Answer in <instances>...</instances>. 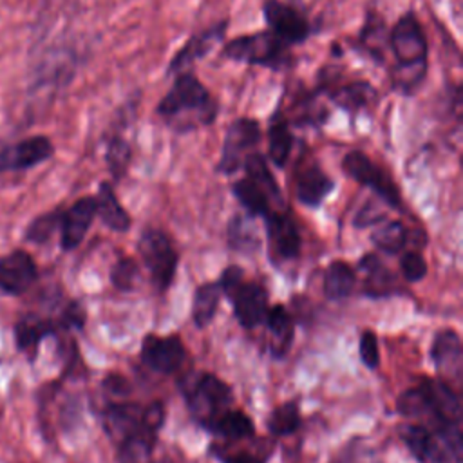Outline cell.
<instances>
[{"label":"cell","instance_id":"6da1fadb","mask_svg":"<svg viewBox=\"0 0 463 463\" xmlns=\"http://www.w3.org/2000/svg\"><path fill=\"white\" fill-rule=\"evenodd\" d=\"M156 114L174 132H194L217 119L219 101L195 74L183 71L159 99Z\"/></svg>","mask_w":463,"mask_h":463},{"label":"cell","instance_id":"7a4b0ae2","mask_svg":"<svg viewBox=\"0 0 463 463\" xmlns=\"http://www.w3.org/2000/svg\"><path fill=\"white\" fill-rule=\"evenodd\" d=\"M387 43L394 58L392 83L403 94H412L427 76L429 43L414 13H403L389 31Z\"/></svg>","mask_w":463,"mask_h":463},{"label":"cell","instance_id":"3957f363","mask_svg":"<svg viewBox=\"0 0 463 463\" xmlns=\"http://www.w3.org/2000/svg\"><path fill=\"white\" fill-rule=\"evenodd\" d=\"M289 47L291 45L266 29L232 38L224 43L222 56L246 65H257L269 71H284L293 63Z\"/></svg>","mask_w":463,"mask_h":463},{"label":"cell","instance_id":"277c9868","mask_svg":"<svg viewBox=\"0 0 463 463\" xmlns=\"http://www.w3.org/2000/svg\"><path fill=\"white\" fill-rule=\"evenodd\" d=\"M342 168L351 179H354L362 186L371 188L391 208L402 206V197H400V190H398L396 183L365 152H362V150L347 152L342 159Z\"/></svg>","mask_w":463,"mask_h":463},{"label":"cell","instance_id":"5b68a950","mask_svg":"<svg viewBox=\"0 0 463 463\" xmlns=\"http://www.w3.org/2000/svg\"><path fill=\"white\" fill-rule=\"evenodd\" d=\"M260 143V125L253 118H235L224 134L221 159L217 163V172L233 174L242 168L244 159L255 152V146Z\"/></svg>","mask_w":463,"mask_h":463},{"label":"cell","instance_id":"8992f818","mask_svg":"<svg viewBox=\"0 0 463 463\" xmlns=\"http://www.w3.org/2000/svg\"><path fill=\"white\" fill-rule=\"evenodd\" d=\"M139 253L156 288L166 289L177 268V253L170 239L159 230H146L139 239Z\"/></svg>","mask_w":463,"mask_h":463},{"label":"cell","instance_id":"52a82bcc","mask_svg":"<svg viewBox=\"0 0 463 463\" xmlns=\"http://www.w3.org/2000/svg\"><path fill=\"white\" fill-rule=\"evenodd\" d=\"M186 403L203 425L226 411L232 403V389L215 374L204 373L186 392Z\"/></svg>","mask_w":463,"mask_h":463},{"label":"cell","instance_id":"ba28073f","mask_svg":"<svg viewBox=\"0 0 463 463\" xmlns=\"http://www.w3.org/2000/svg\"><path fill=\"white\" fill-rule=\"evenodd\" d=\"M262 16L268 29L288 45L304 43L311 34V25L300 7L282 0H264Z\"/></svg>","mask_w":463,"mask_h":463},{"label":"cell","instance_id":"9c48e42d","mask_svg":"<svg viewBox=\"0 0 463 463\" xmlns=\"http://www.w3.org/2000/svg\"><path fill=\"white\" fill-rule=\"evenodd\" d=\"M54 156L52 141L43 134L27 136L0 148V172H25Z\"/></svg>","mask_w":463,"mask_h":463},{"label":"cell","instance_id":"30bf717a","mask_svg":"<svg viewBox=\"0 0 463 463\" xmlns=\"http://www.w3.org/2000/svg\"><path fill=\"white\" fill-rule=\"evenodd\" d=\"M40 271L34 257L22 248H14L0 257V293L22 297L38 280Z\"/></svg>","mask_w":463,"mask_h":463},{"label":"cell","instance_id":"8fae6325","mask_svg":"<svg viewBox=\"0 0 463 463\" xmlns=\"http://www.w3.org/2000/svg\"><path fill=\"white\" fill-rule=\"evenodd\" d=\"M228 29V18L212 24L210 27L194 33L184 45L172 56L168 67H166V74H179L183 71H186L190 65H194L197 60L204 58L206 54L212 52V49L222 42L224 34Z\"/></svg>","mask_w":463,"mask_h":463},{"label":"cell","instance_id":"7c38bea8","mask_svg":"<svg viewBox=\"0 0 463 463\" xmlns=\"http://www.w3.org/2000/svg\"><path fill=\"white\" fill-rule=\"evenodd\" d=\"M58 329H63L60 317L45 318L36 313L20 315L13 326V338H14L16 351L25 354L33 362L38 356L42 340L51 335H56Z\"/></svg>","mask_w":463,"mask_h":463},{"label":"cell","instance_id":"4fadbf2b","mask_svg":"<svg viewBox=\"0 0 463 463\" xmlns=\"http://www.w3.org/2000/svg\"><path fill=\"white\" fill-rule=\"evenodd\" d=\"M96 217V199L92 195L80 197L69 208L61 210L60 219V248L72 251L85 239L92 221Z\"/></svg>","mask_w":463,"mask_h":463},{"label":"cell","instance_id":"5bb4252c","mask_svg":"<svg viewBox=\"0 0 463 463\" xmlns=\"http://www.w3.org/2000/svg\"><path fill=\"white\" fill-rule=\"evenodd\" d=\"M184 356H186V349L181 338L175 335H170V336L148 335L143 338L141 358L150 369L157 373L170 374L177 371L184 362Z\"/></svg>","mask_w":463,"mask_h":463},{"label":"cell","instance_id":"9a60e30c","mask_svg":"<svg viewBox=\"0 0 463 463\" xmlns=\"http://www.w3.org/2000/svg\"><path fill=\"white\" fill-rule=\"evenodd\" d=\"M421 387L427 396L429 414L434 416L439 427L461 425V402L449 383L425 380Z\"/></svg>","mask_w":463,"mask_h":463},{"label":"cell","instance_id":"2e32d148","mask_svg":"<svg viewBox=\"0 0 463 463\" xmlns=\"http://www.w3.org/2000/svg\"><path fill=\"white\" fill-rule=\"evenodd\" d=\"M233 311L242 327H255L268 311V297L262 286L255 282H242L230 298Z\"/></svg>","mask_w":463,"mask_h":463},{"label":"cell","instance_id":"e0dca14e","mask_svg":"<svg viewBox=\"0 0 463 463\" xmlns=\"http://www.w3.org/2000/svg\"><path fill=\"white\" fill-rule=\"evenodd\" d=\"M400 436L420 463H449V458L439 445L438 436L432 434L425 425H402Z\"/></svg>","mask_w":463,"mask_h":463},{"label":"cell","instance_id":"ac0fdd59","mask_svg":"<svg viewBox=\"0 0 463 463\" xmlns=\"http://www.w3.org/2000/svg\"><path fill=\"white\" fill-rule=\"evenodd\" d=\"M335 188L333 179L317 163H307L297 172V197L306 206H318Z\"/></svg>","mask_w":463,"mask_h":463},{"label":"cell","instance_id":"d6986e66","mask_svg":"<svg viewBox=\"0 0 463 463\" xmlns=\"http://www.w3.org/2000/svg\"><path fill=\"white\" fill-rule=\"evenodd\" d=\"M266 230L271 251L280 259H293L298 255L302 241L293 221L280 213L266 215Z\"/></svg>","mask_w":463,"mask_h":463},{"label":"cell","instance_id":"ffe728a7","mask_svg":"<svg viewBox=\"0 0 463 463\" xmlns=\"http://www.w3.org/2000/svg\"><path fill=\"white\" fill-rule=\"evenodd\" d=\"M103 421L105 429L121 441L136 434L150 436L143 429V409L134 403H116L107 407L103 412Z\"/></svg>","mask_w":463,"mask_h":463},{"label":"cell","instance_id":"44dd1931","mask_svg":"<svg viewBox=\"0 0 463 463\" xmlns=\"http://www.w3.org/2000/svg\"><path fill=\"white\" fill-rule=\"evenodd\" d=\"M461 338L454 329L439 331L430 347V356L439 373L458 378L461 373Z\"/></svg>","mask_w":463,"mask_h":463},{"label":"cell","instance_id":"7402d4cb","mask_svg":"<svg viewBox=\"0 0 463 463\" xmlns=\"http://www.w3.org/2000/svg\"><path fill=\"white\" fill-rule=\"evenodd\" d=\"M329 98L345 112L358 114L376 101V90L367 81H349L327 90Z\"/></svg>","mask_w":463,"mask_h":463},{"label":"cell","instance_id":"603a6c76","mask_svg":"<svg viewBox=\"0 0 463 463\" xmlns=\"http://www.w3.org/2000/svg\"><path fill=\"white\" fill-rule=\"evenodd\" d=\"M94 199H96V215L101 219V222L109 230L127 232L130 228V215L121 206L110 183L103 181L98 186V195Z\"/></svg>","mask_w":463,"mask_h":463},{"label":"cell","instance_id":"cb8c5ba5","mask_svg":"<svg viewBox=\"0 0 463 463\" xmlns=\"http://www.w3.org/2000/svg\"><path fill=\"white\" fill-rule=\"evenodd\" d=\"M293 146V136L289 130L288 118L280 114L277 109L269 119V128H268V156L269 161L277 168H284L288 163V157L291 154Z\"/></svg>","mask_w":463,"mask_h":463},{"label":"cell","instance_id":"d4e9b609","mask_svg":"<svg viewBox=\"0 0 463 463\" xmlns=\"http://www.w3.org/2000/svg\"><path fill=\"white\" fill-rule=\"evenodd\" d=\"M356 275L344 260H335L327 266L324 275V293L329 300H342L354 289Z\"/></svg>","mask_w":463,"mask_h":463},{"label":"cell","instance_id":"484cf974","mask_svg":"<svg viewBox=\"0 0 463 463\" xmlns=\"http://www.w3.org/2000/svg\"><path fill=\"white\" fill-rule=\"evenodd\" d=\"M232 192L237 197V201L244 206L248 215L253 217H266L269 215V197L266 192L253 183L250 177H242L232 184Z\"/></svg>","mask_w":463,"mask_h":463},{"label":"cell","instance_id":"4316f807","mask_svg":"<svg viewBox=\"0 0 463 463\" xmlns=\"http://www.w3.org/2000/svg\"><path fill=\"white\" fill-rule=\"evenodd\" d=\"M204 427L230 439L250 438L255 430L251 418L246 416L242 411H224L219 416H215L212 421H208Z\"/></svg>","mask_w":463,"mask_h":463},{"label":"cell","instance_id":"83f0119b","mask_svg":"<svg viewBox=\"0 0 463 463\" xmlns=\"http://www.w3.org/2000/svg\"><path fill=\"white\" fill-rule=\"evenodd\" d=\"M266 320H268V329L273 338V353L277 356H282L288 351V347L291 345V338H293L291 317L284 309V306L277 304L269 311H266Z\"/></svg>","mask_w":463,"mask_h":463},{"label":"cell","instance_id":"f1b7e54d","mask_svg":"<svg viewBox=\"0 0 463 463\" xmlns=\"http://www.w3.org/2000/svg\"><path fill=\"white\" fill-rule=\"evenodd\" d=\"M221 288L217 282H208L197 288L194 295V306H192V317L197 327L208 326V322L213 318L217 306H219Z\"/></svg>","mask_w":463,"mask_h":463},{"label":"cell","instance_id":"f546056e","mask_svg":"<svg viewBox=\"0 0 463 463\" xmlns=\"http://www.w3.org/2000/svg\"><path fill=\"white\" fill-rule=\"evenodd\" d=\"M242 168L246 170V177H250L253 183H257L269 199H280V188L266 165V159L259 152H251L244 163Z\"/></svg>","mask_w":463,"mask_h":463},{"label":"cell","instance_id":"4dcf8cb0","mask_svg":"<svg viewBox=\"0 0 463 463\" xmlns=\"http://www.w3.org/2000/svg\"><path fill=\"white\" fill-rule=\"evenodd\" d=\"M61 208H54L36 215L24 230V241L33 244H45L51 241L54 232L60 230Z\"/></svg>","mask_w":463,"mask_h":463},{"label":"cell","instance_id":"1f68e13d","mask_svg":"<svg viewBox=\"0 0 463 463\" xmlns=\"http://www.w3.org/2000/svg\"><path fill=\"white\" fill-rule=\"evenodd\" d=\"M371 241L374 242V246L385 253H398L402 251V248L405 246L407 241V230L400 221H391L385 222L382 226H378L373 235Z\"/></svg>","mask_w":463,"mask_h":463},{"label":"cell","instance_id":"d6a6232c","mask_svg":"<svg viewBox=\"0 0 463 463\" xmlns=\"http://www.w3.org/2000/svg\"><path fill=\"white\" fill-rule=\"evenodd\" d=\"M269 432L275 436H288L300 427V412L295 402H286L275 407L268 420Z\"/></svg>","mask_w":463,"mask_h":463},{"label":"cell","instance_id":"836d02e7","mask_svg":"<svg viewBox=\"0 0 463 463\" xmlns=\"http://www.w3.org/2000/svg\"><path fill=\"white\" fill-rule=\"evenodd\" d=\"M228 239H230V246L239 251H255L259 248V237L253 226L242 215H235L230 221Z\"/></svg>","mask_w":463,"mask_h":463},{"label":"cell","instance_id":"e575fe53","mask_svg":"<svg viewBox=\"0 0 463 463\" xmlns=\"http://www.w3.org/2000/svg\"><path fill=\"white\" fill-rule=\"evenodd\" d=\"M130 157H132L130 145L121 136H118V134L112 136L107 143L105 161H107V166H109L114 179H119V177L125 175V172L128 168V163H130Z\"/></svg>","mask_w":463,"mask_h":463},{"label":"cell","instance_id":"d590c367","mask_svg":"<svg viewBox=\"0 0 463 463\" xmlns=\"http://www.w3.org/2000/svg\"><path fill=\"white\" fill-rule=\"evenodd\" d=\"M152 436L136 434L121 441V463H148Z\"/></svg>","mask_w":463,"mask_h":463},{"label":"cell","instance_id":"8d00e7d4","mask_svg":"<svg viewBox=\"0 0 463 463\" xmlns=\"http://www.w3.org/2000/svg\"><path fill=\"white\" fill-rule=\"evenodd\" d=\"M396 409L402 416H423L429 414V405H427V396L425 391L421 387V383L418 387L407 389L405 392L400 394L398 402H396Z\"/></svg>","mask_w":463,"mask_h":463},{"label":"cell","instance_id":"74e56055","mask_svg":"<svg viewBox=\"0 0 463 463\" xmlns=\"http://www.w3.org/2000/svg\"><path fill=\"white\" fill-rule=\"evenodd\" d=\"M137 275H139V268H137L136 260L128 259V257H123L112 266L110 282H112L114 288H118L121 291H128V289L134 288V284L137 280Z\"/></svg>","mask_w":463,"mask_h":463},{"label":"cell","instance_id":"f35d334b","mask_svg":"<svg viewBox=\"0 0 463 463\" xmlns=\"http://www.w3.org/2000/svg\"><path fill=\"white\" fill-rule=\"evenodd\" d=\"M400 268L409 282H418L427 275V262L416 251H407L400 259Z\"/></svg>","mask_w":463,"mask_h":463},{"label":"cell","instance_id":"ab89813d","mask_svg":"<svg viewBox=\"0 0 463 463\" xmlns=\"http://www.w3.org/2000/svg\"><path fill=\"white\" fill-rule=\"evenodd\" d=\"M360 360L369 367V369H376L380 364V347H378V338L373 331H364L360 336Z\"/></svg>","mask_w":463,"mask_h":463},{"label":"cell","instance_id":"60d3db41","mask_svg":"<svg viewBox=\"0 0 463 463\" xmlns=\"http://www.w3.org/2000/svg\"><path fill=\"white\" fill-rule=\"evenodd\" d=\"M242 277H244V273H242V269L239 268V266H228L224 271H222V275H221V279H219V288H221V291H224L226 295H228V298H232V295L237 291V288L242 284Z\"/></svg>","mask_w":463,"mask_h":463},{"label":"cell","instance_id":"b9f144b4","mask_svg":"<svg viewBox=\"0 0 463 463\" xmlns=\"http://www.w3.org/2000/svg\"><path fill=\"white\" fill-rule=\"evenodd\" d=\"M380 219H383L382 212H376L371 204H365L358 215L354 217V226H369V224H376Z\"/></svg>","mask_w":463,"mask_h":463},{"label":"cell","instance_id":"7bdbcfd3","mask_svg":"<svg viewBox=\"0 0 463 463\" xmlns=\"http://www.w3.org/2000/svg\"><path fill=\"white\" fill-rule=\"evenodd\" d=\"M103 385H105V389H109V391H110V392H114V394L128 392V385H127V382H125L121 376H118V374H110V376H107V378H105V382H103Z\"/></svg>","mask_w":463,"mask_h":463},{"label":"cell","instance_id":"ee69618b","mask_svg":"<svg viewBox=\"0 0 463 463\" xmlns=\"http://www.w3.org/2000/svg\"><path fill=\"white\" fill-rule=\"evenodd\" d=\"M226 463H260V461L255 456H251V454L241 452V454H235V456L228 458Z\"/></svg>","mask_w":463,"mask_h":463},{"label":"cell","instance_id":"f6af8a7d","mask_svg":"<svg viewBox=\"0 0 463 463\" xmlns=\"http://www.w3.org/2000/svg\"><path fill=\"white\" fill-rule=\"evenodd\" d=\"M288 4H293V5H297V7H300L302 5V0H286Z\"/></svg>","mask_w":463,"mask_h":463}]
</instances>
